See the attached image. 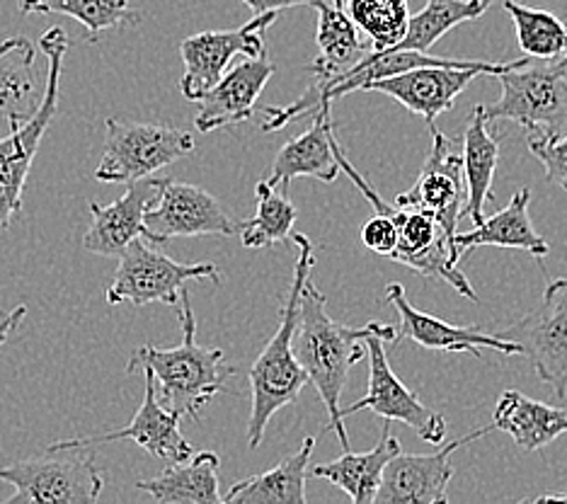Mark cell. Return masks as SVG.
Listing matches in <instances>:
<instances>
[{
  "label": "cell",
  "instance_id": "cell-27",
  "mask_svg": "<svg viewBox=\"0 0 567 504\" xmlns=\"http://www.w3.org/2000/svg\"><path fill=\"white\" fill-rule=\"evenodd\" d=\"M316 439L306 436L299 451L279 461L265 473L230 485L221 497L226 504H306V481Z\"/></svg>",
  "mask_w": 567,
  "mask_h": 504
},
{
  "label": "cell",
  "instance_id": "cell-30",
  "mask_svg": "<svg viewBox=\"0 0 567 504\" xmlns=\"http://www.w3.org/2000/svg\"><path fill=\"white\" fill-rule=\"evenodd\" d=\"M257 197V212L240 222V243L248 250H262L269 245H277L289 240L296 218H299V209L289 199V194H284L277 185L269 179H260L255 185Z\"/></svg>",
  "mask_w": 567,
  "mask_h": 504
},
{
  "label": "cell",
  "instance_id": "cell-3",
  "mask_svg": "<svg viewBox=\"0 0 567 504\" xmlns=\"http://www.w3.org/2000/svg\"><path fill=\"white\" fill-rule=\"evenodd\" d=\"M289 240L293 248L299 250L293 265L291 289L284 304L279 328L272 335V340L265 344V349L252 361L250 369V393H252V408L248 420V446L257 449L262 444L265 430L269 420H272L281 408H287L299 400L308 377L299 359L293 354V332L296 322H299V306H301V291L303 284L311 279V271L316 267V253L313 243L303 233H293Z\"/></svg>",
  "mask_w": 567,
  "mask_h": 504
},
{
  "label": "cell",
  "instance_id": "cell-7",
  "mask_svg": "<svg viewBox=\"0 0 567 504\" xmlns=\"http://www.w3.org/2000/svg\"><path fill=\"white\" fill-rule=\"evenodd\" d=\"M495 78L502 85V95L493 105H485L487 122H514L526 136L567 132V78L560 61L528 59L522 66Z\"/></svg>",
  "mask_w": 567,
  "mask_h": 504
},
{
  "label": "cell",
  "instance_id": "cell-11",
  "mask_svg": "<svg viewBox=\"0 0 567 504\" xmlns=\"http://www.w3.org/2000/svg\"><path fill=\"white\" fill-rule=\"evenodd\" d=\"M526 59L489 63V61H463L444 63V66H420L398 75L379 78L362 90L367 93H383L401 102L405 110L422 116L427 124H434L436 116L456 105V97L466 90L475 78L499 75L509 69H517Z\"/></svg>",
  "mask_w": 567,
  "mask_h": 504
},
{
  "label": "cell",
  "instance_id": "cell-22",
  "mask_svg": "<svg viewBox=\"0 0 567 504\" xmlns=\"http://www.w3.org/2000/svg\"><path fill=\"white\" fill-rule=\"evenodd\" d=\"M528 202H532V189L522 187L505 209L483 218L481 224H475L468 233H456L454 245L458 248L461 257L475 248H505V250H522L526 255L544 260L550 253L548 240L536 230L532 216H528Z\"/></svg>",
  "mask_w": 567,
  "mask_h": 504
},
{
  "label": "cell",
  "instance_id": "cell-13",
  "mask_svg": "<svg viewBox=\"0 0 567 504\" xmlns=\"http://www.w3.org/2000/svg\"><path fill=\"white\" fill-rule=\"evenodd\" d=\"M432 148L422 171L408 192L398 194V209H417L436 218L449 236H456L458 222L466 209V183H463L461 138L446 136L434 124Z\"/></svg>",
  "mask_w": 567,
  "mask_h": 504
},
{
  "label": "cell",
  "instance_id": "cell-6",
  "mask_svg": "<svg viewBox=\"0 0 567 504\" xmlns=\"http://www.w3.org/2000/svg\"><path fill=\"white\" fill-rule=\"evenodd\" d=\"M0 481L12 485L10 504H93L105 487L93 446H47L34 459L0 463Z\"/></svg>",
  "mask_w": 567,
  "mask_h": 504
},
{
  "label": "cell",
  "instance_id": "cell-4",
  "mask_svg": "<svg viewBox=\"0 0 567 504\" xmlns=\"http://www.w3.org/2000/svg\"><path fill=\"white\" fill-rule=\"evenodd\" d=\"M334 158L340 163V171L352 179V185L359 187V192L364 194L367 202L377 209V214H385L393 218V224L398 228V245L389 255V260L410 267L420 277L442 279L451 289L466 296L473 304H478V294H475L466 275L458 269L461 253L454 245V236H449V233L436 224L434 216L417 209H398L395 204L385 202L381 194L367 183L364 175L357 171L352 161L347 158V153L342 151L338 138H334Z\"/></svg>",
  "mask_w": 567,
  "mask_h": 504
},
{
  "label": "cell",
  "instance_id": "cell-25",
  "mask_svg": "<svg viewBox=\"0 0 567 504\" xmlns=\"http://www.w3.org/2000/svg\"><path fill=\"white\" fill-rule=\"evenodd\" d=\"M493 426L514 439L522 451H538L556 442L560 434H567V410L540 403L514 388H507L499 395Z\"/></svg>",
  "mask_w": 567,
  "mask_h": 504
},
{
  "label": "cell",
  "instance_id": "cell-29",
  "mask_svg": "<svg viewBox=\"0 0 567 504\" xmlns=\"http://www.w3.org/2000/svg\"><path fill=\"white\" fill-rule=\"evenodd\" d=\"M34 85V44L28 37H10L0 44V116L18 126L40 107Z\"/></svg>",
  "mask_w": 567,
  "mask_h": 504
},
{
  "label": "cell",
  "instance_id": "cell-23",
  "mask_svg": "<svg viewBox=\"0 0 567 504\" xmlns=\"http://www.w3.org/2000/svg\"><path fill=\"white\" fill-rule=\"evenodd\" d=\"M398 451H403L401 439L391 432V420H383L381 439L377 446L364 451V454L344 451V454L334 461L308 465V475L323 477V481L340 487L354 504H373L383 481L385 463H389Z\"/></svg>",
  "mask_w": 567,
  "mask_h": 504
},
{
  "label": "cell",
  "instance_id": "cell-24",
  "mask_svg": "<svg viewBox=\"0 0 567 504\" xmlns=\"http://www.w3.org/2000/svg\"><path fill=\"white\" fill-rule=\"evenodd\" d=\"M463 153V183H466V209L473 224L483 222L485 204L493 202V179L499 163V138L489 132L485 105H475L466 134L461 136Z\"/></svg>",
  "mask_w": 567,
  "mask_h": 504
},
{
  "label": "cell",
  "instance_id": "cell-18",
  "mask_svg": "<svg viewBox=\"0 0 567 504\" xmlns=\"http://www.w3.org/2000/svg\"><path fill=\"white\" fill-rule=\"evenodd\" d=\"M144 400L136 410L134 420L117 432H105V434H90L81 439H66V442H56L51 446H100V444H110V442H122V439H128L136 446L148 451L151 456H156L171 463H179L195 454V449L179 432V418L175 412L161 405V400L156 395V379L148 369H144Z\"/></svg>",
  "mask_w": 567,
  "mask_h": 504
},
{
  "label": "cell",
  "instance_id": "cell-40",
  "mask_svg": "<svg viewBox=\"0 0 567 504\" xmlns=\"http://www.w3.org/2000/svg\"><path fill=\"white\" fill-rule=\"evenodd\" d=\"M560 61V66H563V73H565V78H567V56H563V59H558Z\"/></svg>",
  "mask_w": 567,
  "mask_h": 504
},
{
  "label": "cell",
  "instance_id": "cell-14",
  "mask_svg": "<svg viewBox=\"0 0 567 504\" xmlns=\"http://www.w3.org/2000/svg\"><path fill=\"white\" fill-rule=\"evenodd\" d=\"M146 240L165 245L173 238L197 236H238L240 222L226 214L214 194L206 189L163 177L158 202L151 206L146 218Z\"/></svg>",
  "mask_w": 567,
  "mask_h": 504
},
{
  "label": "cell",
  "instance_id": "cell-28",
  "mask_svg": "<svg viewBox=\"0 0 567 504\" xmlns=\"http://www.w3.org/2000/svg\"><path fill=\"white\" fill-rule=\"evenodd\" d=\"M313 10H318V56L308 71L316 81H328L362 61L367 47L357 24L347 16L344 0H320Z\"/></svg>",
  "mask_w": 567,
  "mask_h": 504
},
{
  "label": "cell",
  "instance_id": "cell-37",
  "mask_svg": "<svg viewBox=\"0 0 567 504\" xmlns=\"http://www.w3.org/2000/svg\"><path fill=\"white\" fill-rule=\"evenodd\" d=\"M243 3L252 10V16H265V12H281L296 6L316 8L320 0H243Z\"/></svg>",
  "mask_w": 567,
  "mask_h": 504
},
{
  "label": "cell",
  "instance_id": "cell-38",
  "mask_svg": "<svg viewBox=\"0 0 567 504\" xmlns=\"http://www.w3.org/2000/svg\"><path fill=\"white\" fill-rule=\"evenodd\" d=\"M24 316H28V308L18 306L16 310H10L6 318H0V347H3L8 342L10 335L18 330V326L24 320Z\"/></svg>",
  "mask_w": 567,
  "mask_h": 504
},
{
  "label": "cell",
  "instance_id": "cell-8",
  "mask_svg": "<svg viewBox=\"0 0 567 504\" xmlns=\"http://www.w3.org/2000/svg\"><path fill=\"white\" fill-rule=\"evenodd\" d=\"M367 354H369V385L362 400L340 408L338 422L344 424L347 418L357 415L362 410H371L381 415L383 420L403 422L417 432L422 442L432 446L442 444L446 439V420L427 408L420 400V395L395 377L391 369L389 354H385V344H398V332L393 326L385 322H369V332L364 338Z\"/></svg>",
  "mask_w": 567,
  "mask_h": 504
},
{
  "label": "cell",
  "instance_id": "cell-41",
  "mask_svg": "<svg viewBox=\"0 0 567 504\" xmlns=\"http://www.w3.org/2000/svg\"><path fill=\"white\" fill-rule=\"evenodd\" d=\"M483 3H485V6L489 8V6H493V3H495V0H483Z\"/></svg>",
  "mask_w": 567,
  "mask_h": 504
},
{
  "label": "cell",
  "instance_id": "cell-17",
  "mask_svg": "<svg viewBox=\"0 0 567 504\" xmlns=\"http://www.w3.org/2000/svg\"><path fill=\"white\" fill-rule=\"evenodd\" d=\"M385 301L393 306L398 313V342L412 340L424 349H434V352H468L473 357H481V349H495V352L514 357L522 354L517 342H512L502 335L485 332L478 326H451V322L424 313L408 301L405 287L398 281H391L385 287Z\"/></svg>",
  "mask_w": 567,
  "mask_h": 504
},
{
  "label": "cell",
  "instance_id": "cell-2",
  "mask_svg": "<svg viewBox=\"0 0 567 504\" xmlns=\"http://www.w3.org/2000/svg\"><path fill=\"white\" fill-rule=\"evenodd\" d=\"M369 322L362 328L344 326L328 316V299L313 287L311 279L303 284L299 322L293 332V354L303 367L308 383L316 385L320 400L328 410V432L340 439L342 451H350V436L344 424L338 422L340 398L347 385L350 369L367 357L364 338Z\"/></svg>",
  "mask_w": 567,
  "mask_h": 504
},
{
  "label": "cell",
  "instance_id": "cell-9",
  "mask_svg": "<svg viewBox=\"0 0 567 504\" xmlns=\"http://www.w3.org/2000/svg\"><path fill=\"white\" fill-rule=\"evenodd\" d=\"M107 136L95 171L97 183L128 185L161 173L195 153V136L185 128L148 122H122L107 116Z\"/></svg>",
  "mask_w": 567,
  "mask_h": 504
},
{
  "label": "cell",
  "instance_id": "cell-5",
  "mask_svg": "<svg viewBox=\"0 0 567 504\" xmlns=\"http://www.w3.org/2000/svg\"><path fill=\"white\" fill-rule=\"evenodd\" d=\"M49 61L47 85L42 102L28 122L10 126V134L0 138V230L10 228L12 218L22 214V192L28 185L30 167L42 146L49 124L54 122L59 107V88L63 59L69 54V34L63 28H51L40 42Z\"/></svg>",
  "mask_w": 567,
  "mask_h": 504
},
{
  "label": "cell",
  "instance_id": "cell-31",
  "mask_svg": "<svg viewBox=\"0 0 567 504\" xmlns=\"http://www.w3.org/2000/svg\"><path fill=\"white\" fill-rule=\"evenodd\" d=\"M487 6L483 0H424L417 16H410L408 32L391 51H427L458 24L478 20Z\"/></svg>",
  "mask_w": 567,
  "mask_h": 504
},
{
  "label": "cell",
  "instance_id": "cell-33",
  "mask_svg": "<svg viewBox=\"0 0 567 504\" xmlns=\"http://www.w3.org/2000/svg\"><path fill=\"white\" fill-rule=\"evenodd\" d=\"M347 16L369 37L371 51L393 49L408 32V0H347Z\"/></svg>",
  "mask_w": 567,
  "mask_h": 504
},
{
  "label": "cell",
  "instance_id": "cell-34",
  "mask_svg": "<svg viewBox=\"0 0 567 504\" xmlns=\"http://www.w3.org/2000/svg\"><path fill=\"white\" fill-rule=\"evenodd\" d=\"M32 12L42 16H69L87 30V42H97L100 32L136 24L138 12L132 0H40Z\"/></svg>",
  "mask_w": 567,
  "mask_h": 504
},
{
  "label": "cell",
  "instance_id": "cell-10",
  "mask_svg": "<svg viewBox=\"0 0 567 504\" xmlns=\"http://www.w3.org/2000/svg\"><path fill=\"white\" fill-rule=\"evenodd\" d=\"M120 267L107 287V304H132L144 308L148 304L177 306L179 291L192 279L221 281V269L212 263H175L173 257L156 250L144 238H134L117 257Z\"/></svg>",
  "mask_w": 567,
  "mask_h": 504
},
{
  "label": "cell",
  "instance_id": "cell-26",
  "mask_svg": "<svg viewBox=\"0 0 567 504\" xmlns=\"http://www.w3.org/2000/svg\"><path fill=\"white\" fill-rule=\"evenodd\" d=\"M218 469H221L218 454L199 451L185 461L171 463L156 477L138 481L136 487L161 504H221L224 495L218 490Z\"/></svg>",
  "mask_w": 567,
  "mask_h": 504
},
{
  "label": "cell",
  "instance_id": "cell-21",
  "mask_svg": "<svg viewBox=\"0 0 567 504\" xmlns=\"http://www.w3.org/2000/svg\"><path fill=\"white\" fill-rule=\"evenodd\" d=\"M308 116H313V124L279 148L267 177L284 194H289V185L296 177H313L320 183H334L340 177V163L334 158L338 136H334L330 105H320Z\"/></svg>",
  "mask_w": 567,
  "mask_h": 504
},
{
  "label": "cell",
  "instance_id": "cell-39",
  "mask_svg": "<svg viewBox=\"0 0 567 504\" xmlns=\"http://www.w3.org/2000/svg\"><path fill=\"white\" fill-rule=\"evenodd\" d=\"M37 3H40V0H20V12H22V16H30L32 8H34Z\"/></svg>",
  "mask_w": 567,
  "mask_h": 504
},
{
  "label": "cell",
  "instance_id": "cell-32",
  "mask_svg": "<svg viewBox=\"0 0 567 504\" xmlns=\"http://www.w3.org/2000/svg\"><path fill=\"white\" fill-rule=\"evenodd\" d=\"M517 30V42L524 56L538 61H558L567 56V28L548 10L528 8L517 0H502Z\"/></svg>",
  "mask_w": 567,
  "mask_h": 504
},
{
  "label": "cell",
  "instance_id": "cell-12",
  "mask_svg": "<svg viewBox=\"0 0 567 504\" xmlns=\"http://www.w3.org/2000/svg\"><path fill=\"white\" fill-rule=\"evenodd\" d=\"M499 335L519 344L536 377L553 388L556 398L567 395V279H553L540 301Z\"/></svg>",
  "mask_w": 567,
  "mask_h": 504
},
{
  "label": "cell",
  "instance_id": "cell-1",
  "mask_svg": "<svg viewBox=\"0 0 567 504\" xmlns=\"http://www.w3.org/2000/svg\"><path fill=\"white\" fill-rule=\"evenodd\" d=\"M177 320L183 326V342L171 349L144 344L128 357L126 371L148 369L156 379V395L161 405L183 420H199V410L212 398L226 391V381L236 369L224 364V349L204 347L197 342V320L192 313L189 291L183 287L177 301Z\"/></svg>",
  "mask_w": 567,
  "mask_h": 504
},
{
  "label": "cell",
  "instance_id": "cell-19",
  "mask_svg": "<svg viewBox=\"0 0 567 504\" xmlns=\"http://www.w3.org/2000/svg\"><path fill=\"white\" fill-rule=\"evenodd\" d=\"M277 73V66L269 61L267 51L260 56H248L228 69L214 88L199 97V112L195 126L199 134H212L216 128H226L240 122H248L257 100H260L269 78Z\"/></svg>",
  "mask_w": 567,
  "mask_h": 504
},
{
  "label": "cell",
  "instance_id": "cell-20",
  "mask_svg": "<svg viewBox=\"0 0 567 504\" xmlns=\"http://www.w3.org/2000/svg\"><path fill=\"white\" fill-rule=\"evenodd\" d=\"M163 177H144L128 183L117 202L107 206L90 202V228L83 248L102 257H120L134 238H146L144 218L158 202Z\"/></svg>",
  "mask_w": 567,
  "mask_h": 504
},
{
  "label": "cell",
  "instance_id": "cell-35",
  "mask_svg": "<svg viewBox=\"0 0 567 504\" xmlns=\"http://www.w3.org/2000/svg\"><path fill=\"white\" fill-rule=\"evenodd\" d=\"M526 146L540 161L546 171V179L567 192V132L558 136H526Z\"/></svg>",
  "mask_w": 567,
  "mask_h": 504
},
{
  "label": "cell",
  "instance_id": "cell-15",
  "mask_svg": "<svg viewBox=\"0 0 567 504\" xmlns=\"http://www.w3.org/2000/svg\"><path fill=\"white\" fill-rule=\"evenodd\" d=\"M277 20V12L252 16L248 24L238 30H216L187 37L179 44V56L185 61V75L179 81V93L189 102H199L206 90L218 83L234 56L265 54V32Z\"/></svg>",
  "mask_w": 567,
  "mask_h": 504
},
{
  "label": "cell",
  "instance_id": "cell-36",
  "mask_svg": "<svg viewBox=\"0 0 567 504\" xmlns=\"http://www.w3.org/2000/svg\"><path fill=\"white\" fill-rule=\"evenodd\" d=\"M362 243L373 255L389 257L398 245V228L391 216L373 214L362 228Z\"/></svg>",
  "mask_w": 567,
  "mask_h": 504
},
{
  "label": "cell",
  "instance_id": "cell-16",
  "mask_svg": "<svg viewBox=\"0 0 567 504\" xmlns=\"http://www.w3.org/2000/svg\"><path fill=\"white\" fill-rule=\"evenodd\" d=\"M489 432H495L493 424L454 439V442L434 451V454H403V451H398L385 463L383 481L373 504H444L449 500V483L454 477L451 454L475 442V439L487 436Z\"/></svg>",
  "mask_w": 567,
  "mask_h": 504
}]
</instances>
